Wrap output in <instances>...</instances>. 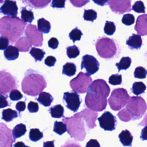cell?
Segmentation results:
<instances>
[{
  "label": "cell",
  "mask_w": 147,
  "mask_h": 147,
  "mask_svg": "<svg viewBox=\"0 0 147 147\" xmlns=\"http://www.w3.org/2000/svg\"><path fill=\"white\" fill-rule=\"evenodd\" d=\"M0 33L13 44L23 35L27 24L19 17L5 16L0 20Z\"/></svg>",
  "instance_id": "1"
},
{
  "label": "cell",
  "mask_w": 147,
  "mask_h": 147,
  "mask_svg": "<svg viewBox=\"0 0 147 147\" xmlns=\"http://www.w3.org/2000/svg\"><path fill=\"white\" fill-rule=\"evenodd\" d=\"M45 77L38 72L32 69L27 70L21 83L24 93L29 96H37L47 87Z\"/></svg>",
  "instance_id": "2"
},
{
  "label": "cell",
  "mask_w": 147,
  "mask_h": 147,
  "mask_svg": "<svg viewBox=\"0 0 147 147\" xmlns=\"http://www.w3.org/2000/svg\"><path fill=\"white\" fill-rule=\"evenodd\" d=\"M96 49L101 58L110 59L118 57L120 49L113 39L104 36L98 38L95 43Z\"/></svg>",
  "instance_id": "3"
},
{
  "label": "cell",
  "mask_w": 147,
  "mask_h": 147,
  "mask_svg": "<svg viewBox=\"0 0 147 147\" xmlns=\"http://www.w3.org/2000/svg\"><path fill=\"white\" fill-rule=\"evenodd\" d=\"M62 120L67 124L68 133L71 138L78 141L85 139L86 133L82 118L74 115L70 117H64Z\"/></svg>",
  "instance_id": "4"
},
{
  "label": "cell",
  "mask_w": 147,
  "mask_h": 147,
  "mask_svg": "<svg viewBox=\"0 0 147 147\" xmlns=\"http://www.w3.org/2000/svg\"><path fill=\"white\" fill-rule=\"evenodd\" d=\"M126 108L131 118V120L140 119L144 115L147 109L146 101L141 96L130 97L126 105Z\"/></svg>",
  "instance_id": "5"
},
{
  "label": "cell",
  "mask_w": 147,
  "mask_h": 147,
  "mask_svg": "<svg viewBox=\"0 0 147 147\" xmlns=\"http://www.w3.org/2000/svg\"><path fill=\"white\" fill-rule=\"evenodd\" d=\"M130 96L126 89L117 88L113 90L108 100L110 107L113 111H119L128 103Z\"/></svg>",
  "instance_id": "6"
},
{
  "label": "cell",
  "mask_w": 147,
  "mask_h": 147,
  "mask_svg": "<svg viewBox=\"0 0 147 147\" xmlns=\"http://www.w3.org/2000/svg\"><path fill=\"white\" fill-rule=\"evenodd\" d=\"M107 98L88 89L85 97V105L88 109L96 112H100L106 108Z\"/></svg>",
  "instance_id": "7"
},
{
  "label": "cell",
  "mask_w": 147,
  "mask_h": 147,
  "mask_svg": "<svg viewBox=\"0 0 147 147\" xmlns=\"http://www.w3.org/2000/svg\"><path fill=\"white\" fill-rule=\"evenodd\" d=\"M92 82L91 76L80 72L78 75L70 81L69 85L72 90L79 94L87 92Z\"/></svg>",
  "instance_id": "8"
},
{
  "label": "cell",
  "mask_w": 147,
  "mask_h": 147,
  "mask_svg": "<svg viewBox=\"0 0 147 147\" xmlns=\"http://www.w3.org/2000/svg\"><path fill=\"white\" fill-rule=\"evenodd\" d=\"M17 87V81L14 77L9 73L1 71V94L7 95L11 90Z\"/></svg>",
  "instance_id": "9"
},
{
  "label": "cell",
  "mask_w": 147,
  "mask_h": 147,
  "mask_svg": "<svg viewBox=\"0 0 147 147\" xmlns=\"http://www.w3.org/2000/svg\"><path fill=\"white\" fill-rule=\"evenodd\" d=\"M82 101L80 96L74 90L63 93V103L68 109L74 113H76L78 111Z\"/></svg>",
  "instance_id": "10"
},
{
  "label": "cell",
  "mask_w": 147,
  "mask_h": 147,
  "mask_svg": "<svg viewBox=\"0 0 147 147\" xmlns=\"http://www.w3.org/2000/svg\"><path fill=\"white\" fill-rule=\"evenodd\" d=\"M34 25L28 24L25 31L26 37L30 40L32 45L36 47H42L43 45V35Z\"/></svg>",
  "instance_id": "11"
},
{
  "label": "cell",
  "mask_w": 147,
  "mask_h": 147,
  "mask_svg": "<svg viewBox=\"0 0 147 147\" xmlns=\"http://www.w3.org/2000/svg\"><path fill=\"white\" fill-rule=\"evenodd\" d=\"M99 62L93 56L86 55L82 57L81 69V70L85 69L88 75H92L97 73L99 69Z\"/></svg>",
  "instance_id": "12"
},
{
  "label": "cell",
  "mask_w": 147,
  "mask_h": 147,
  "mask_svg": "<svg viewBox=\"0 0 147 147\" xmlns=\"http://www.w3.org/2000/svg\"><path fill=\"white\" fill-rule=\"evenodd\" d=\"M98 119L100 126L105 131H112L117 125V118L109 111H105Z\"/></svg>",
  "instance_id": "13"
},
{
  "label": "cell",
  "mask_w": 147,
  "mask_h": 147,
  "mask_svg": "<svg viewBox=\"0 0 147 147\" xmlns=\"http://www.w3.org/2000/svg\"><path fill=\"white\" fill-rule=\"evenodd\" d=\"M109 7L116 14H123L131 10V0H109Z\"/></svg>",
  "instance_id": "14"
},
{
  "label": "cell",
  "mask_w": 147,
  "mask_h": 147,
  "mask_svg": "<svg viewBox=\"0 0 147 147\" xmlns=\"http://www.w3.org/2000/svg\"><path fill=\"white\" fill-rule=\"evenodd\" d=\"M89 89L98 94L107 98L111 92V88L105 80L97 79L92 82Z\"/></svg>",
  "instance_id": "15"
},
{
  "label": "cell",
  "mask_w": 147,
  "mask_h": 147,
  "mask_svg": "<svg viewBox=\"0 0 147 147\" xmlns=\"http://www.w3.org/2000/svg\"><path fill=\"white\" fill-rule=\"evenodd\" d=\"M75 116L83 118L86 122L88 127L90 129H94L97 126L95 121L98 116L96 111L86 108L79 113H76Z\"/></svg>",
  "instance_id": "16"
},
{
  "label": "cell",
  "mask_w": 147,
  "mask_h": 147,
  "mask_svg": "<svg viewBox=\"0 0 147 147\" xmlns=\"http://www.w3.org/2000/svg\"><path fill=\"white\" fill-rule=\"evenodd\" d=\"M11 130L8 128L5 124L1 123V146L12 147L15 139L12 138Z\"/></svg>",
  "instance_id": "17"
},
{
  "label": "cell",
  "mask_w": 147,
  "mask_h": 147,
  "mask_svg": "<svg viewBox=\"0 0 147 147\" xmlns=\"http://www.w3.org/2000/svg\"><path fill=\"white\" fill-rule=\"evenodd\" d=\"M18 7L17 2L12 0H5L1 7V12L7 16L17 17Z\"/></svg>",
  "instance_id": "18"
},
{
  "label": "cell",
  "mask_w": 147,
  "mask_h": 147,
  "mask_svg": "<svg viewBox=\"0 0 147 147\" xmlns=\"http://www.w3.org/2000/svg\"><path fill=\"white\" fill-rule=\"evenodd\" d=\"M134 28L138 35L147 36V14H142L138 17Z\"/></svg>",
  "instance_id": "19"
},
{
  "label": "cell",
  "mask_w": 147,
  "mask_h": 147,
  "mask_svg": "<svg viewBox=\"0 0 147 147\" xmlns=\"http://www.w3.org/2000/svg\"><path fill=\"white\" fill-rule=\"evenodd\" d=\"M26 6L34 9H42L49 5L51 0H21Z\"/></svg>",
  "instance_id": "20"
},
{
  "label": "cell",
  "mask_w": 147,
  "mask_h": 147,
  "mask_svg": "<svg viewBox=\"0 0 147 147\" xmlns=\"http://www.w3.org/2000/svg\"><path fill=\"white\" fill-rule=\"evenodd\" d=\"M126 44L130 49L138 50L141 49L142 45V40L140 35L133 34L126 41Z\"/></svg>",
  "instance_id": "21"
},
{
  "label": "cell",
  "mask_w": 147,
  "mask_h": 147,
  "mask_svg": "<svg viewBox=\"0 0 147 147\" xmlns=\"http://www.w3.org/2000/svg\"><path fill=\"white\" fill-rule=\"evenodd\" d=\"M32 45L30 40L27 37H21L15 43L16 47L22 52L29 51Z\"/></svg>",
  "instance_id": "22"
},
{
  "label": "cell",
  "mask_w": 147,
  "mask_h": 147,
  "mask_svg": "<svg viewBox=\"0 0 147 147\" xmlns=\"http://www.w3.org/2000/svg\"><path fill=\"white\" fill-rule=\"evenodd\" d=\"M118 136L120 142L124 146L131 147L133 136L130 131L127 129L123 130Z\"/></svg>",
  "instance_id": "23"
},
{
  "label": "cell",
  "mask_w": 147,
  "mask_h": 147,
  "mask_svg": "<svg viewBox=\"0 0 147 147\" xmlns=\"http://www.w3.org/2000/svg\"><path fill=\"white\" fill-rule=\"evenodd\" d=\"M19 51L17 47L9 45L4 51V55L8 61H14L18 58Z\"/></svg>",
  "instance_id": "24"
},
{
  "label": "cell",
  "mask_w": 147,
  "mask_h": 147,
  "mask_svg": "<svg viewBox=\"0 0 147 147\" xmlns=\"http://www.w3.org/2000/svg\"><path fill=\"white\" fill-rule=\"evenodd\" d=\"M37 100L45 107L50 106L54 100V98L52 95L46 92H42L39 94Z\"/></svg>",
  "instance_id": "25"
},
{
  "label": "cell",
  "mask_w": 147,
  "mask_h": 147,
  "mask_svg": "<svg viewBox=\"0 0 147 147\" xmlns=\"http://www.w3.org/2000/svg\"><path fill=\"white\" fill-rule=\"evenodd\" d=\"M51 117L55 118H61L64 117L63 115L64 110L63 107L61 105H56L50 108L49 110Z\"/></svg>",
  "instance_id": "26"
},
{
  "label": "cell",
  "mask_w": 147,
  "mask_h": 147,
  "mask_svg": "<svg viewBox=\"0 0 147 147\" xmlns=\"http://www.w3.org/2000/svg\"><path fill=\"white\" fill-rule=\"evenodd\" d=\"M37 24L38 30L42 33L48 34L50 32L51 25L48 20L42 18L38 20Z\"/></svg>",
  "instance_id": "27"
},
{
  "label": "cell",
  "mask_w": 147,
  "mask_h": 147,
  "mask_svg": "<svg viewBox=\"0 0 147 147\" xmlns=\"http://www.w3.org/2000/svg\"><path fill=\"white\" fill-rule=\"evenodd\" d=\"M27 131L26 126L24 124H19L13 128L12 131V135L13 139L16 140L17 138H19L24 136Z\"/></svg>",
  "instance_id": "28"
},
{
  "label": "cell",
  "mask_w": 147,
  "mask_h": 147,
  "mask_svg": "<svg viewBox=\"0 0 147 147\" xmlns=\"http://www.w3.org/2000/svg\"><path fill=\"white\" fill-rule=\"evenodd\" d=\"M18 117V112L15 110L11 108L5 109L2 111V119H4L7 122H10L12 121L14 119Z\"/></svg>",
  "instance_id": "29"
},
{
  "label": "cell",
  "mask_w": 147,
  "mask_h": 147,
  "mask_svg": "<svg viewBox=\"0 0 147 147\" xmlns=\"http://www.w3.org/2000/svg\"><path fill=\"white\" fill-rule=\"evenodd\" d=\"M62 74L71 77L75 75L76 72V66L73 63L67 62L63 67Z\"/></svg>",
  "instance_id": "30"
},
{
  "label": "cell",
  "mask_w": 147,
  "mask_h": 147,
  "mask_svg": "<svg viewBox=\"0 0 147 147\" xmlns=\"http://www.w3.org/2000/svg\"><path fill=\"white\" fill-rule=\"evenodd\" d=\"M20 13L21 14V19L25 23L31 24L35 19L33 12L27 10L26 7H22L21 8Z\"/></svg>",
  "instance_id": "31"
},
{
  "label": "cell",
  "mask_w": 147,
  "mask_h": 147,
  "mask_svg": "<svg viewBox=\"0 0 147 147\" xmlns=\"http://www.w3.org/2000/svg\"><path fill=\"white\" fill-rule=\"evenodd\" d=\"M131 63V59L129 57H123L119 63H117L115 65L118 69V72L121 70H126L130 67Z\"/></svg>",
  "instance_id": "32"
},
{
  "label": "cell",
  "mask_w": 147,
  "mask_h": 147,
  "mask_svg": "<svg viewBox=\"0 0 147 147\" xmlns=\"http://www.w3.org/2000/svg\"><path fill=\"white\" fill-rule=\"evenodd\" d=\"M146 88V85L143 82H136L133 83L131 90L134 94L138 96L144 93Z\"/></svg>",
  "instance_id": "33"
},
{
  "label": "cell",
  "mask_w": 147,
  "mask_h": 147,
  "mask_svg": "<svg viewBox=\"0 0 147 147\" xmlns=\"http://www.w3.org/2000/svg\"><path fill=\"white\" fill-rule=\"evenodd\" d=\"M31 55L35 59L36 62L38 61H42L46 53L43 50L38 49L35 47H32L29 52Z\"/></svg>",
  "instance_id": "34"
},
{
  "label": "cell",
  "mask_w": 147,
  "mask_h": 147,
  "mask_svg": "<svg viewBox=\"0 0 147 147\" xmlns=\"http://www.w3.org/2000/svg\"><path fill=\"white\" fill-rule=\"evenodd\" d=\"M53 131L57 134L61 136L67 131V124L62 122L56 121L54 123Z\"/></svg>",
  "instance_id": "35"
},
{
  "label": "cell",
  "mask_w": 147,
  "mask_h": 147,
  "mask_svg": "<svg viewBox=\"0 0 147 147\" xmlns=\"http://www.w3.org/2000/svg\"><path fill=\"white\" fill-rule=\"evenodd\" d=\"M43 137V134L41 132L39 129H32L30 130L29 138L31 141L36 142L39 141Z\"/></svg>",
  "instance_id": "36"
},
{
  "label": "cell",
  "mask_w": 147,
  "mask_h": 147,
  "mask_svg": "<svg viewBox=\"0 0 147 147\" xmlns=\"http://www.w3.org/2000/svg\"><path fill=\"white\" fill-rule=\"evenodd\" d=\"M97 13L93 9L84 10L83 18L85 20L93 22L97 19Z\"/></svg>",
  "instance_id": "37"
},
{
  "label": "cell",
  "mask_w": 147,
  "mask_h": 147,
  "mask_svg": "<svg viewBox=\"0 0 147 147\" xmlns=\"http://www.w3.org/2000/svg\"><path fill=\"white\" fill-rule=\"evenodd\" d=\"M67 54L69 59L75 58L80 55V50L76 45L69 46L67 48Z\"/></svg>",
  "instance_id": "38"
},
{
  "label": "cell",
  "mask_w": 147,
  "mask_h": 147,
  "mask_svg": "<svg viewBox=\"0 0 147 147\" xmlns=\"http://www.w3.org/2000/svg\"><path fill=\"white\" fill-rule=\"evenodd\" d=\"M82 35H83V33H82L81 31L76 27L70 32L69 35V38L73 41L74 43H75L76 41L80 40Z\"/></svg>",
  "instance_id": "39"
},
{
  "label": "cell",
  "mask_w": 147,
  "mask_h": 147,
  "mask_svg": "<svg viewBox=\"0 0 147 147\" xmlns=\"http://www.w3.org/2000/svg\"><path fill=\"white\" fill-rule=\"evenodd\" d=\"M116 27L113 22L107 21L104 27V32L108 36H112L116 31Z\"/></svg>",
  "instance_id": "40"
},
{
  "label": "cell",
  "mask_w": 147,
  "mask_h": 147,
  "mask_svg": "<svg viewBox=\"0 0 147 147\" xmlns=\"http://www.w3.org/2000/svg\"><path fill=\"white\" fill-rule=\"evenodd\" d=\"M119 118L124 122H128L131 120V117L126 108H123L117 114Z\"/></svg>",
  "instance_id": "41"
},
{
  "label": "cell",
  "mask_w": 147,
  "mask_h": 147,
  "mask_svg": "<svg viewBox=\"0 0 147 147\" xmlns=\"http://www.w3.org/2000/svg\"><path fill=\"white\" fill-rule=\"evenodd\" d=\"M135 78L139 79H145L147 77V70L142 67L136 68L134 73Z\"/></svg>",
  "instance_id": "42"
},
{
  "label": "cell",
  "mask_w": 147,
  "mask_h": 147,
  "mask_svg": "<svg viewBox=\"0 0 147 147\" xmlns=\"http://www.w3.org/2000/svg\"><path fill=\"white\" fill-rule=\"evenodd\" d=\"M109 83L113 86L120 85L122 83V76L118 74L112 75L109 78Z\"/></svg>",
  "instance_id": "43"
},
{
  "label": "cell",
  "mask_w": 147,
  "mask_h": 147,
  "mask_svg": "<svg viewBox=\"0 0 147 147\" xmlns=\"http://www.w3.org/2000/svg\"><path fill=\"white\" fill-rule=\"evenodd\" d=\"M132 9L137 13H145V7L144 4L141 1H136L132 7Z\"/></svg>",
  "instance_id": "44"
},
{
  "label": "cell",
  "mask_w": 147,
  "mask_h": 147,
  "mask_svg": "<svg viewBox=\"0 0 147 147\" xmlns=\"http://www.w3.org/2000/svg\"><path fill=\"white\" fill-rule=\"evenodd\" d=\"M135 18L133 14H124L122 19V22L123 24L126 26H131L135 23Z\"/></svg>",
  "instance_id": "45"
},
{
  "label": "cell",
  "mask_w": 147,
  "mask_h": 147,
  "mask_svg": "<svg viewBox=\"0 0 147 147\" xmlns=\"http://www.w3.org/2000/svg\"><path fill=\"white\" fill-rule=\"evenodd\" d=\"M24 96L22 93L17 89H13L9 94V98L13 101H18L21 99Z\"/></svg>",
  "instance_id": "46"
},
{
  "label": "cell",
  "mask_w": 147,
  "mask_h": 147,
  "mask_svg": "<svg viewBox=\"0 0 147 147\" xmlns=\"http://www.w3.org/2000/svg\"><path fill=\"white\" fill-rule=\"evenodd\" d=\"M70 3L75 7H82L90 2V0H69Z\"/></svg>",
  "instance_id": "47"
},
{
  "label": "cell",
  "mask_w": 147,
  "mask_h": 147,
  "mask_svg": "<svg viewBox=\"0 0 147 147\" xmlns=\"http://www.w3.org/2000/svg\"><path fill=\"white\" fill-rule=\"evenodd\" d=\"M66 0H52L51 6L54 8H65Z\"/></svg>",
  "instance_id": "48"
},
{
  "label": "cell",
  "mask_w": 147,
  "mask_h": 147,
  "mask_svg": "<svg viewBox=\"0 0 147 147\" xmlns=\"http://www.w3.org/2000/svg\"><path fill=\"white\" fill-rule=\"evenodd\" d=\"M28 111L31 113H34L38 112L39 110V106L37 102L30 101L28 104L27 106Z\"/></svg>",
  "instance_id": "49"
},
{
  "label": "cell",
  "mask_w": 147,
  "mask_h": 147,
  "mask_svg": "<svg viewBox=\"0 0 147 147\" xmlns=\"http://www.w3.org/2000/svg\"><path fill=\"white\" fill-rule=\"evenodd\" d=\"M9 42L10 41L7 38L1 36L0 38V49L5 50L8 47Z\"/></svg>",
  "instance_id": "50"
},
{
  "label": "cell",
  "mask_w": 147,
  "mask_h": 147,
  "mask_svg": "<svg viewBox=\"0 0 147 147\" xmlns=\"http://www.w3.org/2000/svg\"><path fill=\"white\" fill-rule=\"evenodd\" d=\"M57 61V59L55 57L49 56L45 60V65L49 67H54Z\"/></svg>",
  "instance_id": "51"
},
{
  "label": "cell",
  "mask_w": 147,
  "mask_h": 147,
  "mask_svg": "<svg viewBox=\"0 0 147 147\" xmlns=\"http://www.w3.org/2000/svg\"><path fill=\"white\" fill-rule=\"evenodd\" d=\"M0 98V107L1 108H4L7 106H11L9 102L7 101L8 96L7 95H3L1 94Z\"/></svg>",
  "instance_id": "52"
},
{
  "label": "cell",
  "mask_w": 147,
  "mask_h": 147,
  "mask_svg": "<svg viewBox=\"0 0 147 147\" xmlns=\"http://www.w3.org/2000/svg\"><path fill=\"white\" fill-rule=\"evenodd\" d=\"M48 45L49 48L54 50L55 49H57L59 45V41L56 38H51L48 42Z\"/></svg>",
  "instance_id": "53"
},
{
  "label": "cell",
  "mask_w": 147,
  "mask_h": 147,
  "mask_svg": "<svg viewBox=\"0 0 147 147\" xmlns=\"http://www.w3.org/2000/svg\"><path fill=\"white\" fill-rule=\"evenodd\" d=\"M17 111L19 112L24 111L26 108V104L25 101H20L18 102L16 105Z\"/></svg>",
  "instance_id": "54"
},
{
  "label": "cell",
  "mask_w": 147,
  "mask_h": 147,
  "mask_svg": "<svg viewBox=\"0 0 147 147\" xmlns=\"http://www.w3.org/2000/svg\"><path fill=\"white\" fill-rule=\"evenodd\" d=\"M86 147H100V145L96 139H91L87 143Z\"/></svg>",
  "instance_id": "55"
},
{
  "label": "cell",
  "mask_w": 147,
  "mask_h": 147,
  "mask_svg": "<svg viewBox=\"0 0 147 147\" xmlns=\"http://www.w3.org/2000/svg\"><path fill=\"white\" fill-rule=\"evenodd\" d=\"M140 138L142 141L147 140V125H145L142 129Z\"/></svg>",
  "instance_id": "56"
},
{
  "label": "cell",
  "mask_w": 147,
  "mask_h": 147,
  "mask_svg": "<svg viewBox=\"0 0 147 147\" xmlns=\"http://www.w3.org/2000/svg\"><path fill=\"white\" fill-rule=\"evenodd\" d=\"M95 4L98 5L104 6L108 5L109 0H92Z\"/></svg>",
  "instance_id": "57"
},
{
  "label": "cell",
  "mask_w": 147,
  "mask_h": 147,
  "mask_svg": "<svg viewBox=\"0 0 147 147\" xmlns=\"http://www.w3.org/2000/svg\"><path fill=\"white\" fill-rule=\"evenodd\" d=\"M146 125H147V112L144 116L143 119L138 124V125L140 126H144Z\"/></svg>",
  "instance_id": "58"
},
{
  "label": "cell",
  "mask_w": 147,
  "mask_h": 147,
  "mask_svg": "<svg viewBox=\"0 0 147 147\" xmlns=\"http://www.w3.org/2000/svg\"><path fill=\"white\" fill-rule=\"evenodd\" d=\"M21 142H19L17 143L16 144L14 145V146L15 147H17V146H18V147H22V146H25V145L24 144V143L22 142L21 144Z\"/></svg>",
  "instance_id": "59"
}]
</instances>
